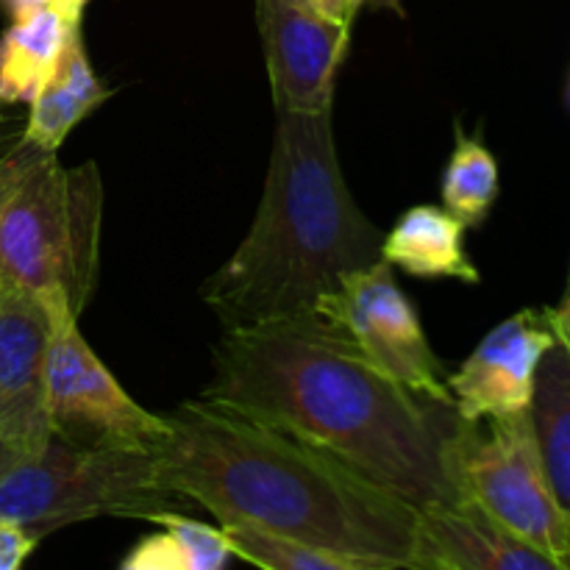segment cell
Masks as SVG:
<instances>
[{"mask_svg":"<svg viewBox=\"0 0 570 570\" xmlns=\"http://www.w3.org/2000/svg\"><path fill=\"white\" fill-rule=\"evenodd\" d=\"M148 521L159 523L161 532L139 540L120 570H226L234 557L223 527H209L173 510L154 512Z\"/></svg>","mask_w":570,"mask_h":570,"instance_id":"cell-16","label":"cell"},{"mask_svg":"<svg viewBox=\"0 0 570 570\" xmlns=\"http://www.w3.org/2000/svg\"><path fill=\"white\" fill-rule=\"evenodd\" d=\"M50 312L22 289L0 287V438L22 454L50 438L45 415V367Z\"/></svg>","mask_w":570,"mask_h":570,"instance_id":"cell-11","label":"cell"},{"mask_svg":"<svg viewBox=\"0 0 570 570\" xmlns=\"http://www.w3.org/2000/svg\"><path fill=\"white\" fill-rule=\"evenodd\" d=\"M462 504L570 568V527L540 462L529 410L510 417L465 421L456 445Z\"/></svg>","mask_w":570,"mask_h":570,"instance_id":"cell-6","label":"cell"},{"mask_svg":"<svg viewBox=\"0 0 570 570\" xmlns=\"http://www.w3.org/2000/svg\"><path fill=\"white\" fill-rule=\"evenodd\" d=\"M365 3H384V6H393V9H399L401 0H354L356 9H360V6H365Z\"/></svg>","mask_w":570,"mask_h":570,"instance_id":"cell-27","label":"cell"},{"mask_svg":"<svg viewBox=\"0 0 570 570\" xmlns=\"http://www.w3.org/2000/svg\"><path fill=\"white\" fill-rule=\"evenodd\" d=\"M566 298H570V273H568V287H566Z\"/></svg>","mask_w":570,"mask_h":570,"instance_id":"cell-28","label":"cell"},{"mask_svg":"<svg viewBox=\"0 0 570 570\" xmlns=\"http://www.w3.org/2000/svg\"><path fill=\"white\" fill-rule=\"evenodd\" d=\"M382 237L345 184L332 111L278 115L254 223L200 298L226 332L315 315L345 276L382 259Z\"/></svg>","mask_w":570,"mask_h":570,"instance_id":"cell-3","label":"cell"},{"mask_svg":"<svg viewBox=\"0 0 570 570\" xmlns=\"http://www.w3.org/2000/svg\"><path fill=\"white\" fill-rule=\"evenodd\" d=\"M384 259L343 278L315 315L345 334L373 365L412 393L454 404L443 362L434 356L415 306Z\"/></svg>","mask_w":570,"mask_h":570,"instance_id":"cell-8","label":"cell"},{"mask_svg":"<svg viewBox=\"0 0 570 570\" xmlns=\"http://www.w3.org/2000/svg\"><path fill=\"white\" fill-rule=\"evenodd\" d=\"M76 33H81V26L59 11H11V26L0 37V104H31L53 78Z\"/></svg>","mask_w":570,"mask_h":570,"instance_id":"cell-13","label":"cell"},{"mask_svg":"<svg viewBox=\"0 0 570 570\" xmlns=\"http://www.w3.org/2000/svg\"><path fill=\"white\" fill-rule=\"evenodd\" d=\"M39 156L45 154L37 148V145L28 142L26 137H22L14 148H9L3 156H0V215H3L6 204H9L11 193H14V187L20 184V178L31 170V165L39 159Z\"/></svg>","mask_w":570,"mask_h":570,"instance_id":"cell-20","label":"cell"},{"mask_svg":"<svg viewBox=\"0 0 570 570\" xmlns=\"http://www.w3.org/2000/svg\"><path fill=\"white\" fill-rule=\"evenodd\" d=\"M223 532L232 546V554L259 570H362L340 557L312 549V546L273 538V534L239 527V523H228L223 527Z\"/></svg>","mask_w":570,"mask_h":570,"instance_id":"cell-19","label":"cell"},{"mask_svg":"<svg viewBox=\"0 0 570 570\" xmlns=\"http://www.w3.org/2000/svg\"><path fill=\"white\" fill-rule=\"evenodd\" d=\"M549 321L551 328H554L557 343L566 345V351L570 354V298H562L560 306L549 309Z\"/></svg>","mask_w":570,"mask_h":570,"instance_id":"cell-24","label":"cell"},{"mask_svg":"<svg viewBox=\"0 0 570 570\" xmlns=\"http://www.w3.org/2000/svg\"><path fill=\"white\" fill-rule=\"evenodd\" d=\"M37 546L39 540H33L26 529L0 518V570H22Z\"/></svg>","mask_w":570,"mask_h":570,"instance_id":"cell-21","label":"cell"},{"mask_svg":"<svg viewBox=\"0 0 570 570\" xmlns=\"http://www.w3.org/2000/svg\"><path fill=\"white\" fill-rule=\"evenodd\" d=\"M106 189L95 161L39 156L0 215V287L81 321L98 284Z\"/></svg>","mask_w":570,"mask_h":570,"instance_id":"cell-4","label":"cell"},{"mask_svg":"<svg viewBox=\"0 0 570 570\" xmlns=\"http://www.w3.org/2000/svg\"><path fill=\"white\" fill-rule=\"evenodd\" d=\"M95 109H98L95 100H89L87 95L72 89L70 83L61 81L53 72V78H50V81L39 89L37 98L28 104L22 137L31 145H37L42 154H59L72 128H76L83 117L92 115Z\"/></svg>","mask_w":570,"mask_h":570,"instance_id":"cell-18","label":"cell"},{"mask_svg":"<svg viewBox=\"0 0 570 570\" xmlns=\"http://www.w3.org/2000/svg\"><path fill=\"white\" fill-rule=\"evenodd\" d=\"M11 11H20V9H50V11H59L65 14L67 20L78 22L81 26V17L83 9H87L89 0H6Z\"/></svg>","mask_w":570,"mask_h":570,"instance_id":"cell-22","label":"cell"},{"mask_svg":"<svg viewBox=\"0 0 570 570\" xmlns=\"http://www.w3.org/2000/svg\"><path fill=\"white\" fill-rule=\"evenodd\" d=\"M529 421L551 493L570 527V354L562 343L551 345L540 360Z\"/></svg>","mask_w":570,"mask_h":570,"instance_id":"cell-15","label":"cell"},{"mask_svg":"<svg viewBox=\"0 0 570 570\" xmlns=\"http://www.w3.org/2000/svg\"><path fill=\"white\" fill-rule=\"evenodd\" d=\"M415 570H570L473 504L421 512Z\"/></svg>","mask_w":570,"mask_h":570,"instance_id":"cell-12","label":"cell"},{"mask_svg":"<svg viewBox=\"0 0 570 570\" xmlns=\"http://www.w3.org/2000/svg\"><path fill=\"white\" fill-rule=\"evenodd\" d=\"M200 399L298 434L417 512L462 504L456 406L406 390L323 317L223 332Z\"/></svg>","mask_w":570,"mask_h":570,"instance_id":"cell-1","label":"cell"},{"mask_svg":"<svg viewBox=\"0 0 570 570\" xmlns=\"http://www.w3.org/2000/svg\"><path fill=\"white\" fill-rule=\"evenodd\" d=\"M22 128H26V122H20L17 117L0 111V156H3L9 148H14L17 142H20Z\"/></svg>","mask_w":570,"mask_h":570,"instance_id":"cell-25","label":"cell"},{"mask_svg":"<svg viewBox=\"0 0 570 570\" xmlns=\"http://www.w3.org/2000/svg\"><path fill=\"white\" fill-rule=\"evenodd\" d=\"M382 259L410 276L479 284V271L465 250V226L440 206L404 212L382 237Z\"/></svg>","mask_w":570,"mask_h":570,"instance_id":"cell-14","label":"cell"},{"mask_svg":"<svg viewBox=\"0 0 570 570\" xmlns=\"http://www.w3.org/2000/svg\"><path fill=\"white\" fill-rule=\"evenodd\" d=\"M499 198V165L479 139L456 131L454 154L443 176V209L454 215L465 228H476L488 220Z\"/></svg>","mask_w":570,"mask_h":570,"instance_id":"cell-17","label":"cell"},{"mask_svg":"<svg viewBox=\"0 0 570 570\" xmlns=\"http://www.w3.org/2000/svg\"><path fill=\"white\" fill-rule=\"evenodd\" d=\"M159 482L220 527L259 529L362 570H415L421 512L282 426L206 399L178 404Z\"/></svg>","mask_w":570,"mask_h":570,"instance_id":"cell-2","label":"cell"},{"mask_svg":"<svg viewBox=\"0 0 570 570\" xmlns=\"http://www.w3.org/2000/svg\"><path fill=\"white\" fill-rule=\"evenodd\" d=\"M156 451L87 449L50 434L0 476V518L42 540L92 518H142L173 510Z\"/></svg>","mask_w":570,"mask_h":570,"instance_id":"cell-5","label":"cell"},{"mask_svg":"<svg viewBox=\"0 0 570 570\" xmlns=\"http://www.w3.org/2000/svg\"><path fill=\"white\" fill-rule=\"evenodd\" d=\"M259 37L278 115L332 111L334 81L348 53L351 26L298 0H259Z\"/></svg>","mask_w":570,"mask_h":570,"instance_id":"cell-9","label":"cell"},{"mask_svg":"<svg viewBox=\"0 0 570 570\" xmlns=\"http://www.w3.org/2000/svg\"><path fill=\"white\" fill-rule=\"evenodd\" d=\"M45 415L50 434L87 449L159 451L170 423L142 410L83 340L78 317L50 312Z\"/></svg>","mask_w":570,"mask_h":570,"instance_id":"cell-7","label":"cell"},{"mask_svg":"<svg viewBox=\"0 0 570 570\" xmlns=\"http://www.w3.org/2000/svg\"><path fill=\"white\" fill-rule=\"evenodd\" d=\"M298 3L306 6V9L317 11V14L328 17V20L345 22V26H351L356 14L354 0H298Z\"/></svg>","mask_w":570,"mask_h":570,"instance_id":"cell-23","label":"cell"},{"mask_svg":"<svg viewBox=\"0 0 570 570\" xmlns=\"http://www.w3.org/2000/svg\"><path fill=\"white\" fill-rule=\"evenodd\" d=\"M22 451L20 449H14V445L9 443V440H3L0 438V476H3L6 473V468L11 465V462L17 460V456H20Z\"/></svg>","mask_w":570,"mask_h":570,"instance_id":"cell-26","label":"cell"},{"mask_svg":"<svg viewBox=\"0 0 570 570\" xmlns=\"http://www.w3.org/2000/svg\"><path fill=\"white\" fill-rule=\"evenodd\" d=\"M554 343L549 309H523L499 323L460 371L445 379L462 421L527 412L540 360Z\"/></svg>","mask_w":570,"mask_h":570,"instance_id":"cell-10","label":"cell"}]
</instances>
